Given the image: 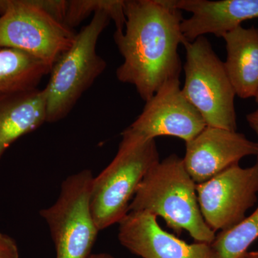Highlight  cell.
Segmentation results:
<instances>
[{"label":"cell","mask_w":258,"mask_h":258,"mask_svg":"<svg viewBox=\"0 0 258 258\" xmlns=\"http://www.w3.org/2000/svg\"><path fill=\"white\" fill-rule=\"evenodd\" d=\"M123 9L124 30L113 35L123 58L116 77L147 102L166 81L179 79L178 50L187 42L181 32L184 18L174 0H127Z\"/></svg>","instance_id":"6da1fadb"},{"label":"cell","mask_w":258,"mask_h":258,"mask_svg":"<svg viewBox=\"0 0 258 258\" xmlns=\"http://www.w3.org/2000/svg\"><path fill=\"white\" fill-rule=\"evenodd\" d=\"M131 211L162 217L176 235L186 231L197 242L211 244L216 237L200 211L197 184L176 154L159 161L146 174L130 204Z\"/></svg>","instance_id":"7a4b0ae2"},{"label":"cell","mask_w":258,"mask_h":258,"mask_svg":"<svg viewBox=\"0 0 258 258\" xmlns=\"http://www.w3.org/2000/svg\"><path fill=\"white\" fill-rule=\"evenodd\" d=\"M116 1H107L104 8L76 33L72 46L56 61L44 88L46 96V123L63 119L83 93L91 87L106 68V61L96 52L97 42L109 25Z\"/></svg>","instance_id":"3957f363"},{"label":"cell","mask_w":258,"mask_h":258,"mask_svg":"<svg viewBox=\"0 0 258 258\" xmlns=\"http://www.w3.org/2000/svg\"><path fill=\"white\" fill-rule=\"evenodd\" d=\"M159 161L155 139L122 136L114 159L93 178L90 206L98 230L118 223L128 213L141 181Z\"/></svg>","instance_id":"277c9868"},{"label":"cell","mask_w":258,"mask_h":258,"mask_svg":"<svg viewBox=\"0 0 258 258\" xmlns=\"http://www.w3.org/2000/svg\"><path fill=\"white\" fill-rule=\"evenodd\" d=\"M184 96L208 126L237 132L236 93L225 63L205 36L184 44Z\"/></svg>","instance_id":"5b68a950"},{"label":"cell","mask_w":258,"mask_h":258,"mask_svg":"<svg viewBox=\"0 0 258 258\" xmlns=\"http://www.w3.org/2000/svg\"><path fill=\"white\" fill-rule=\"evenodd\" d=\"M76 33L47 11L42 1L0 0V47L24 51L53 66Z\"/></svg>","instance_id":"8992f818"},{"label":"cell","mask_w":258,"mask_h":258,"mask_svg":"<svg viewBox=\"0 0 258 258\" xmlns=\"http://www.w3.org/2000/svg\"><path fill=\"white\" fill-rule=\"evenodd\" d=\"M93 178L89 169L69 176L62 181L55 203L40 211L50 229L56 258L91 255L99 232L90 206Z\"/></svg>","instance_id":"52a82bcc"},{"label":"cell","mask_w":258,"mask_h":258,"mask_svg":"<svg viewBox=\"0 0 258 258\" xmlns=\"http://www.w3.org/2000/svg\"><path fill=\"white\" fill-rule=\"evenodd\" d=\"M258 193V160L248 168L230 166L197 184L199 206L207 225L216 233L230 230L246 217Z\"/></svg>","instance_id":"ba28073f"},{"label":"cell","mask_w":258,"mask_h":258,"mask_svg":"<svg viewBox=\"0 0 258 258\" xmlns=\"http://www.w3.org/2000/svg\"><path fill=\"white\" fill-rule=\"evenodd\" d=\"M145 103L142 113L121 136L144 141L174 137L187 143L207 126L202 115L184 96L179 79L166 81Z\"/></svg>","instance_id":"9c48e42d"},{"label":"cell","mask_w":258,"mask_h":258,"mask_svg":"<svg viewBox=\"0 0 258 258\" xmlns=\"http://www.w3.org/2000/svg\"><path fill=\"white\" fill-rule=\"evenodd\" d=\"M258 152L256 142L244 134L208 126L186 143L185 168L197 184L205 182L241 159Z\"/></svg>","instance_id":"30bf717a"},{"label":"cell","mask_w":258,"mask_h":258,"mask_svg":"<svg viewBox=\"0 0 258 258\" xmlns=\"http://www.w3.org/2000/svg\"><path fill=\"white\" fill-rule=\"evenodd\" d=\"M118 225L120 244L142 258H218L211 244L186 243L163 230L149 212H128Z\"/></svg>","instance_id":"8fae6325"},{"label":"cell","mask_w":258,"mask_h":258,"mask_svg":"<svg viewBox=\"0 0 258 258\" xmlns=\"http://www.w3.org/2000/svg\"><path fill=\"white\" fill-rule=\"evenodd\" d=\"M174 5L191 14L181 25L189 42L208 34L222 37L243 22L258 18V0H174Z\"/></svg>","instance_id":"7c38bea8"},{"label":"cell","mask_w":258,"mask_h":258,"mask_svg":"<svg viewBox=\"0 0 258 258\" xmlns=\"http://www.w3.org/2000/svg\"><path fill=\"white\" fill-rule=\"evenodd\" d=\"M45 90L0 95V159L18 139L46 123Z\"/></svg>","instance_id":"4fadbf2b"},{"label":"cell","mask_w":258,"mask_h":258,"mask_svg":"<svg viewBox=\"0 0 258 258\" xmlns=\"http://www.w3.org/2000/svg\"><path fill=\"white\" fill-rule=\"evenodd\" d=\"M226 43V71L236 96L255 97L258 92V28L237 27L222 36Z\"/></svg>","instance_id":"5bb4252c"},{"label":"cell","mask_w":258,"mask_h":258,"mask_svg":"<svg viewBox=\"0 0 258 258\" xmlns=\"http://www.w3.org/2000/svg\"><path fill=\"white\" fill-rule=\"evenodd\" d=\"M52 66L24 51L0 50V95L38 88Z\"/></svg>","instance_id":"9a60e30c"},{"label":"cell","mask_w":258,"mask_h":258,"mask_svg":"<svg viewBox=\"0 0 258 258\" xmlns=\"http://www.w3.org/2000/svg\"><path fill=\"white\" fill-rule=\"evenodd\" d=\"M258 238V207L230 230L220 232L211 244L218 258H238Z\"/></svg>","instance_id":"2e32d148"},{"label":"cell","mask_w":258,"mask_h":258,"mask_svg":"<svg viewBox=\"0 0 258 258\" xmlns=\"http://www.w3.org/2000/svg\"><path fill=\"white\" fill-rule=\"evenodd\" d=\"M107 1H67L63 23L70 28L79 25L91 13L104 8Z\"/></svg>","instance_id":"e0dca14e"},{"label":"cell","mask_w":258,"mask_h":258,"mask_svg":"<svg viewBox=\"0 0 258 258\" xmlns=\"http://www.w3.org/2000/svg\"><path fill=\"white\" fill-rule=\"evenodd\" d=\"M18 244L10 236L0 232V258H19Z\"/></svg>","instance_id":"ac0fdd59"},{"label":"cell","mask_w":258,"mask_h":258,"mask_svg":"<svg viewBox=\"0 0 258 258\" xmlns=\"http://www.w3.org/2000/svg\"><path fill=\"white\" fill-rule=\"evenodd\" d=\"M246 119H247V123H248L250 128L255 132L256 135H257V142L256 143L257 144L258 148V108L255 111L248 113L246 116ZM257 158L258 160V152Z\"/></svg>","instance_id":"d6986e66"},{"label":"cell","mask_w":258,"mask_h":258,"mask_svg":"<svg viewBox=\"0 0 258 258\" xmlns=\"http://www.w3.org/2000/svg\"><path fill=\"white\" fill-rule=\"evenodd\" d=\"M238 258H258V250L257 251H248L241 254Z\"/></svg>","instance_id":"ffe728a7"},{"label":"cell","mask_w":258,"mask_h":258,"mask_svg":"<svg viewBox=\"0 0 258 258\" xmlns=\"http://www.w3.org/2000/svg\"><path fill=\"white\" fill-rule=\"evenodd\" d=\"M88 258H114L113 256L106 253L91 254Z\"/></svg>","instance_id":"44dd1931"},{"label":"cell","mask_w":258,"mask_h":258,"mask_svg":"<svg viewBox=\"0 0 258 258\" xmlns=\"http://www.w3.org/2000/svg\"><path fill=\"white\" fill-rule=\"evenodd\" d=\"M254 98H255L256 103H257V104L258 105V92L257 94H256L255 97H254Z\"/></svg>","instance_id":"7402d4cb"},{"label":"cell","mask_w":258,"mask_h":258,"mask_svg":"<svg viewBox=\"0 0 258 258\" xmlns=\"http://www.w3.org/2000/svg\"><path fill=\"white\" fill-rule=\"evenodd\" d=\"M1 49H2L1 47H0V50H1Z\"/></svg>","instance_id":"603a6c76"}]
</instances>
